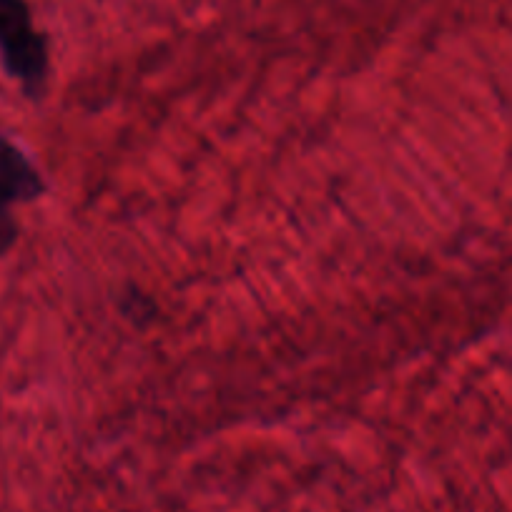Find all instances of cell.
I'll return each mask as SVG.
<instances>
[{
	"label": "cell",
	"instance_id": "7a4b0ae2",
	"mask_svg": "<svg viewBox=\"0 0 512 512\" xmlns=\"http://www.w3.org/2000/svg\"><path fill=\"white\" fill-rule=\"evenodd\" d=\"M0 191L13 204L33 201L43 194V179L36 166L8 139H0Z\"/></svg>",
	"mask_w": 512,
	"mask_h": 512
},
{
	"label": "cell",
	"instance_id": "6da1fadb",
	"mask_svg": "<svg viewBox=\"0 0 512 512\" xmlns=\"http://www.w3.org/2000/svg\"><path fill=\"white\" fill-rule=\"evenodd\" d=\"M0 56L23 91L38 96L48 76L46 38L33 28L26 0H0Z\"/></svg>",
	"mask_w": 512,
	"mask_h": 512
},
{
	"label": "cell",
	"instance_id": "3957f363",
	"mask_svg": "<svg viewBox=\"0 0 512 512\" xmlns=\"http://www.w3.org/2000/svg\"><path fill=\"white\" fill-rule=\"evenodd\" d=\"M13 201L0 191V256L11 251L18 239V224L13 219Z\"/></svg>",
	"mask_w": 512,
	"mask_h": 512
}]
</instances>
